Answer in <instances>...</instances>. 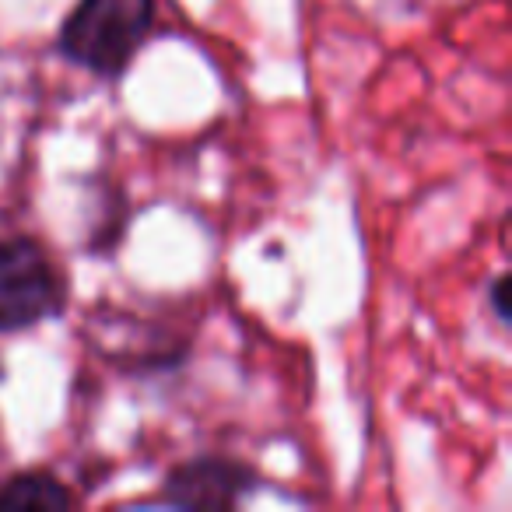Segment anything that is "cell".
<instances>
[{
  "label": "cell",
  "instance_id": "cell-1",
  "mask_svg": "<svg viewBox=\"0 0 512 512\" xmlns=\"http://www.w3.org/2000/svg\"><path fill=\"white\" fill-rule=\"evenodd\" d=\"M155 0H78L60 25V53L99 78H120L148 43Z\"/></svg>",
  "mask_w": 512,
  "mask_h": 512
},
{
  "label": "cell",
  "instance_id": "cell-2",
  "mask_svg": "<svg viewBox=\"0 0 512 512\" xmlns=\"http://www.w3.org/2000/svg\"><path fill=\"white\" fill-rule=\"evenodd\" d=\"M64 309V281L29 235L0 239V334H18Z\"/></svg>",
  "mask_w": 512,
  "mask_h": 512
},
{
  "label": "cell",
  "instance_id": "cell-3",
  "mask_svg": "<svg viewBox=\"0 0 512 512\" xmlns=\"http://www.w3.org/2000/svg\"><path fill=\"white\" fill-rule=\"evenodd\" d=\"M260 477L249 463L232 456H197L169 470L162 502L179 509H235L253 495Z\"/></svg>",
  "mask_w": 512,
  "mask_h": 512
},
{
  "label": "cell",
  "instance_id": "cell-4",
  "mask_svg": "<svg viewBox=\"0 0 512 512\" xmlns=\"http://www.w3.org/2000/svg\"><path fill=\"white\" fill-rule=\"evenodd\" d=\"M74 498L50 470H22L0 484V512H64Z\"/></svg>",
  "mask_w": 512,
  "mask_h": 512
},
{
  "label": "cell",
  "instance_id": "cell-5",
  "mask_svg": "<svg viewBox=\"0 0 512 512\" xmlns=\"http://www.w3.org/2000/svg\"><path fill=\"white\" fill-rule=\"evenodd\" d=\"M505 295H509V278L505 274H498L495 281H491V292H488V299H491V309H495V320L498 323H509V302H505Z\"/></svg>",
  "mask_w": 512,
  "mask_h": 512
}]
</instances>
